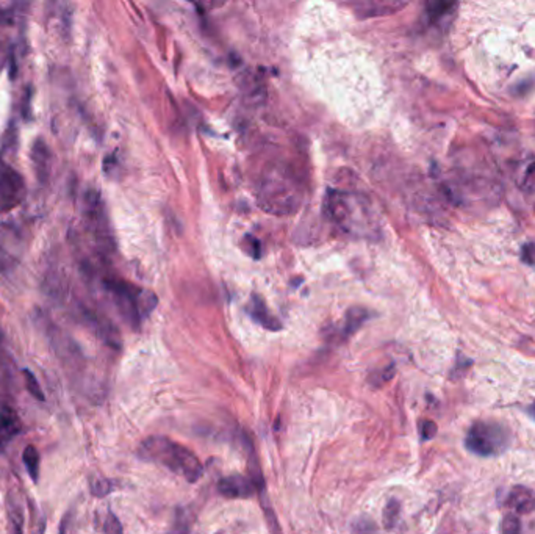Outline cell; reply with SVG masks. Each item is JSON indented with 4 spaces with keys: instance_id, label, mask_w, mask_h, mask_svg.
Returning <instances> with one entry per match:
<instances>
[{
    "instance_id": "obj_1",
    "label": "cell",
    "mask_w": 535,
    "mask_h": 534,
    "mask_svg": "<svg viewBox=\"0 0 535 534\" xmlns=\"http://www.w3.org/2000/svg\"><path fill=\"white\" fill-rule=\"evenodd\" d=\"M326 215L330 221L354 237L379 235V226L368 199L358 193L330 188L324 201Z\"/></svg>"
},
{
    "instance_id": "obj_2",
    "label": "cell",
    "mask_w": 535,
    "mask_h": 534,
    "mask_svg": "<svg viewBox=\"0 0 535 534\" xmlns=\"http://www.w3.org/2000/svg\"><path fill=\"white\" fill-rule=\"evenodd\" d=\"M141 460L160 464L171 472L177 473L188 482H196L204 475V467L199 457L184 445L163 436H152L143 441L138 451Z\"/></svg>"
},
{
    "instance_id": "obj_3",
    "label": "cell",
    "mask_w": 535,
    "mask_h": 534,
    "mask_svg": "<svg viewBox=\"0 0 535 534\" xmlns=\"http://www.w3.org/2000/svg\"><path fill=\"white\" fill-rule=\"evenodd\" d=\"M301 188L289 173L271 169L257 187V201L263 210L273 215H289L299 209Z\"/></svg>"
},
{
    "instance_id": "obj_4",
    "label": "cell",
    "mask_w": 535,
    "mask_h": 534,
    "mask_svg": "<svg viewBox=\"0 0 535 534\" xmlns=\"http://www.w3.org/2000/svg\"><path fill=\"white\" fill-rule=\"evenodd\" d=\"M104 287L111 297L118 312L134 329L140 328L143 320L157 307L155 293L138 288L125 281L109 278L104 281Z\"/></svg>"
},
{
    "instance_id": "obj_5",
    "label": "cell",
    "mask_w": 535,
    "mask_h": 534,
    "mask_svg": "<svg viewBox=\"0 0 535 534\" xmlns=\"http://www.w3.org/2000/svg\"><path fill=\"white\" fill-rule=\"evenodd\" d=\"M511 445V431L495 420H477L465 436V447L476 456L493 457L504 453Z\"/></svg>"
},
{
    "instance_id": "obj_6",
    "label": "cell",
    "mask_w": 535,
    "mask_h": 534,
    "mask_svg": "<svg viewBox=\"0 0 535 534\" xmlns=\"http://www.w3.org/2000/svg\"><path fill=\"white\" fill-rule=\"evenodd\" d=\"M85 223L86 229L90 230V234L96 240L97 246L110 253L115 248V242H113L104 201L96 190H90L85 194Z\"/></svg>"
},
{
    "instance_id": "obj_7",
    "label": "cell",
    "mask_w": 535,
    "mask_h": 534,
    "mask_svg": "<svg viewBox=\"0 0 535 534\" xmlns=\"http://www.w3.org/2000/svg\"><path fill=\"white\" fill-rule=\"evenodd\" d=\"M25 198V180L15 166L0 160V213L15 210Z\"/></svg>"
},
{
    "instance_id": "obj_8",
    "label": "cell",
    "mask_w": 535,
    "mask_h": 534,
    "mask_svg": "<svg viewBox=\"0 0 535 534\" xmlns=\"http://www.w3.org/2000/svg\"><path fill=\"white\" fill-rule=\"evenodd\" d=\"M79 315L83 320V323L96 334L100 340H104L109 347L119 350L121 348V336L109 318L99 315L97 312H93L88 307H80Z\"/></svg>"
},
{
    "instance_id": "obj_9",
    "label": "cell",
    "mask_w": 535,
    "mask_h": 534,
    "mask_svg": "<svg viewBox=\"0 0 535 534\" xmlns=\"http://www.w3.org/2000/svg\"><path fill=\"white\" fill-rule=\"evenodd\" d=\"M255 491L253 480L243 475L225 476L218 482V492L227 498H250Z\"/></svg>"
},
{
    "instance_id": "obj_10",
    "label": "cell",
    "mask_w": 535,
    "mask_h": 534,
    "mask_svg": "<svg viewBox=\"0 0 535 534\" xmlns=\"http://www.w3.org/2000/svg\"><path fill=\"white\" fill-rule=\"evenodd\" d=\"M21 431V417L11 406L3 405L0 407V450H3Z\"/></svg>"
},
{
    "instance_id": "obj_11",
    "label": "cell",
    "mask_w": 535,
    "mask_h": 534,
    "mask_svg": "<svg viewBox=\"0 0 535 534\" xmlns=\"http://www.w3.org/2000/svg\"><path fill=\"white\" fill-rule=\"evenodd\" d=\"M506 505L518 514H527L535 510V494L529 487L515 486L507 495Z\"/></svg>"
},
{
    "instance_id": "obj_12",
    "label": "cell",
    "mask_w": 535,
    "mask_h": 534,
    "mask_svg": "<svg viewBox=\"0 0 535 534\" xmlns=\"http://www.w3.org/2000/svg\"><path fill=\"white\" fill-rule=\"evenodd\" d=\"M31 162H33L38 180L41 184H46L50 174V152L47 144L41 138H38L31 146Z\"/></svg>"
},
{
    "instance_id": "obj_13",
    "label": "cell",
    "mask_w": 535,
    "mask_h": 534,
    "mask_svg": "<svg viewBox=\"0 0 535 534\" xmlns=\"http://www.w3.org/2000/svg\"><path fill=\"white\" fill-rule=\"evenodd\" d=\"M406 3L401 2H365L356 6V13L362 17H374L381 15H392V13L404 8Z\"/></svg>"
},
{
    "instance_id": "obj_14",
    "label": "cell",
    "mask_w": 535,
    "mask_h": 534,
    "mask_svg": "<svg viewBox=\"0 0 535 534\" xmlns=\"http://www.w3.org/2000/svg\"><path fill=\"white\" fill-rule=\"evenodd\" d=\"M249 313L253 315L257 323H260L263 328H266L269 331H279L282 328V324L279 320L273 317L266 309V306L263 304V301L259 297H253V301H250V307H249Z\"/></svg>"
},
{
    "instance_id": "obj_15",
    "label": "cell",
    "mask_w": 535,
    "mask_h": 534,
    "mask_svg": "<svg viewBox=\"0 0 535 534\" xmlns=\"http://www.w3.org/2000/svg\"><path fill=\"white\" fill-rule=\"evenodd\" d=\"M515 182L525 194L535 198V159L521 163Z\"/></svg>"
},
{
    "instance_id": "obj_16",
    "label": "cell",
    "mask_w": 535,
    "mask_h": 534,
    "mask_svg": "<svg viewBox=\"0 0 535 534\" xmlns=\"http://www.w3.org/2000/svg\"><path fill=\"white\" fill-rule=\"evenodd\" d=\"M22 462L25 469H27V473L31 478V481L36 482L40 481V464H41V460H40V451H38V448L35 447V445L29 443L27 447L24 448L22 451Z\"/></svg>"
},
{
    "instance_id": "obj_17",
    "label": "cell",
    "mask_w": 535,
    "mask_h": 534,
    "mask_svg": "<svg viewBox=\"0 0 535 534\" xmlns=\"http://www.w3.org/2000/svg\"><path fill=\"white\" fill-rule=\"evenodd\" d=\"M8 524L10 534H24V510L15 497H8Z\"/></svg>"
},
{
    "instance_id": "obj_18",
    "label": "cell",
    "mask_w": 535,
    "mask_h": 534,
    "mask_svg": "<svg viewBox=\"0 0 535 534\" xmlns=\"http://www.w3.org/2000/svg\"><path fill=\"white\" fill-rule=\"evenodd\" d=\"M369 317V313L367 309H362V307H352V309L348 311L346 313V320H344V336H351L360 328V326L367 322Z\"/></svg>"
},
{
    "instance_id": "obj_19",
    "label": "cell",
    "mask_w": 535,
    "mask_h": 534,
    "mask_svg": "<svg viewBox=\"0 0 535 534\" xmlns=\"http://www.w3.org/2000/svg\"><path fill=\"white\" fill-rule=\"evenodd\" d=\"M399 514H401V503H399V500L392 498V500H390L388 503L385 505V508H383V512H382L383 526H385L387 530H392L393 526L396 525V522H398Z\"/></svg>"
},
{
    "instance_id": "obj_20",
    "label": "cell",
    "mask_w": 535,
    "mask_h": 534,
    "mask_svg": "<svg viewBox=\"0 0 535 534\" xmlns=\"http://www.w3.org/2000/svg\"><path fill=\"white\" fill-rule=\"evenodd\" d=\"M22 376H24L25 388H27V392L31 395V397L38 401H46V395H44L40 382L36 379V376L31 373L29 368L22 370Z\"/></svg>"
},
{
    "instance_id": "obj_21",
    "label": "cell",
    "mask_w": 535,
    "mask_h": 534,
    "mask_svg": "<svg viewBox=\"0 0 535 534\" xmlns=\"http://www.w3.org/2000/svg\"><path fill=\"white\" fill-rule=\"evenodd\" d=\"M193 525V516L190 511L186 510H177V516H175L174 524V534H190Z\"/></svg>"
},
{
    "instance_id": "obj_22",
    "label": "cell",
    "mask_w": 535,
    "mask_h": 534,
    "mask_svg": "<svg viewBox=\"0 0 535 534\" xmlns=\"http://www.w3.org/2000/svg\"><path fill=\"white\" fill-rule=\"evenodd\" d=\"M501 534H521V520L515 514H506L501 522Z\"/></svg>"
},
{
    "instance_id": "obj_23",
    "label": "cell",
    "mask_w": 535,
    "mask_h": 534,
    "mask_svg": "<svg viewBox=\"0 0 535 534\" xmlns=\"http://www.w3.org/2000/svg\"><path fill=\"white\" fill-rule=\"evenodd\" d=\"M113 481L105 480V478H96L91 481L90 485V491L94 495V497H105L113 491Z\"/></svg>"
},
{
    "instance_id": "obj_24",
    "label": "cell",
    "mask_w": 535,
    "mask_h": 534,
    "mask_svg": "<svg viewBox=\"0 0 535 534\" xmlns=\"http://www.w3.org/2000/svg\"><path fill=\"white\" fill-rule=\"evenodd\" d=\"M456 8V3H446V2H437V3H429L427 5V15L431 16V19H440L443 17L445 15H448V13Z\"/></svg>"
},
{
    "instance_id": "obj_25",
    "label": "cell",
    "mask_w": 535,
    "mask_h": 534,
    "mask_svg": "<svg viewBox=\"0 0 535 534\" xmlns=\"http://www.w3.org/2000/svg\"><path fill=\"white\" fill-rule=\"evenodd\" d=\"M104 534H124L121 520H119L111 511L106 514V519L104 522Z\"/></svg>"
},
{
    "instance_id": "obj_26",
    "label": "cell",
    "mask_w": 535,
    "mask_h": 534,
    "mask_svg": "<svg viewBox=\"0 0 535 534\" xmlns=\"http://www.w3.org/2000/svg\"><path fill=\"white\" fill-rule=\"evenodd\" d=\"M437 430V423L432 422V420H423V422L420 423V431L423 441H431V439L436 437Z\"/></svg>"
},
{
    "instance_id": "obj_27",
    "label": "cell",
    "mask_w": 535,
    "mask_h": 534,
    "mask_svg": "<svg viewBox=\"0 0 535 534\" xmlns=\"http://www.w3.org/2000/svg\"><path fill=\"white\" fill-rule=\"evenodd\" d=\"M521 259L531 267H535V243H527L521 249Z\"/></svg>"
},
{
    "instance_id": "obj_28",
    "label": "cell",
    "mask_w": 535,
    "mask_h": 534,
    "mask_svg": "<svg viewBox=\"0 0 535 534\" xmlns=\"http://www.w3.org/2000/svg\"><path fill=\"white\" fill-rule=\"evenodd\" d=\"M248 240L250 242V253H253V257H257V259H259L260 257V243L253 237H248Z\"/></svg>"
},
{
    "instance_id": "obj_29",
    "label": "cell",
    "mask_w": 535,
    "mask_h": 534,
    "mask_svg": "<svg viewBox=\"0 0 535 534\" xmlns=\"http://www.w3.org/2000/svg\"><path fill=\"white\" fill-rule=\"evenodd\" d=\"M69 522H71V512H67L65 517H63L61 520V525H60V534H67V526H69Z\"/></svg>"
},
{
    "instance_id": "obj_30",
    "label": "cell",
    "mask_w": 535,
    "mask_h": 534,
    "mask_svg": "<svg viewBox=\"0 0 535 534\" xmlns=\"http://www.w3.org/2000/svg\"><path fill=\"white\" fill-rule=\"evenodd\" d=\"M529 412H531V414H532V417H534V418H535V405H534V406H532V407H531V411H529Z\"/></svg>"
}]
</instances>
